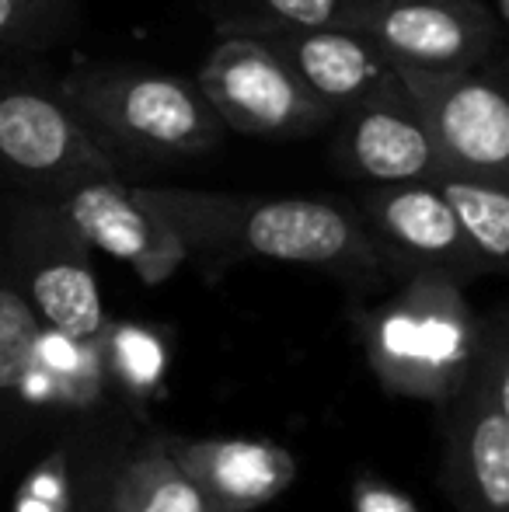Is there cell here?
Instances as JSON below:
<instances>
[{
  "instance_id": "1",
  "label": "cell",
  "mask_w": 509,
  "mask_h": 512,
  "mask_svg": "<svg viewBox=\"0 0 509 512\" xmlns=\"http://www.w3.org/2000/svg\"><path fill=\"white\" fill-rule=\"evenodd\" d=\"M136 189L182 237L189 258L206 265H304L360 290L387 279L381 255L353 203L314 196H241L175 185Z\"/></svg>"
},
{
  "instance_id": "2",
  "label": "cell",
  "mask_w": 509,
  "mask_h": 512,
  "mask_svg": "<svg viewBox=\"0 0 509 512\" xmlns=\"http://www.w3.org/2000/svg\"><path fill=\"white\" fill-rule=\"evenodd\" d=\"M56 84L77 119L123 164V171L133 164L213 154L227 136L224 119L196 77L88 63Z\"/></svg>"
},
{
  "instance_id": "3",
  "label": "cell",
  "mask_w": 509,
  "mask_h": 512,
  "mask_svg": "<svg viewBox=\"0 0 509 512\" xmlns=\"http://www.w3.org/2000/svg\"><path fill=\"white\" fill-rule=\"evenodd\" d=\"M363 352L387 394L440 408L468 384L478 317L464 286L436 276L401 279L384 304L356 314Z\"/></svg>"
},
{
  "instance_id": "4",
  "label": "cell",
  "mask_w": 509,
  "mask_h": 512,
  "mask_svg": "<svg viewBox=\"0 0 509 512\" xmlns=\"http://www.w3.org/2000/svg\"><path fill=\"white\" fill-rule=\"evenodd\" d=\"M116 175L126 178L123 164L88 133L60 84L25 60L0 63V189L63 199Z\"/></svg>"
},
{
  "instance_id": "5",
  "label": "cell",
  "mask_w": 509,
  "mask_h": 512,
  "mask_svg": "<svg viewBox=\"0 0 509 512\" xmlns=\"http://www.w3.org/2000/svg\"><path fill=\"white\" fill-rule=\"evenodd\" d=\"M4 244L11 269L42 328L77 342H102L109 331L88 237L56 199L0 189Z\"/></svg>"
},
{
  "instance_id": "6",
  "label": "cell",
  "mask_w": 509,
  "mask_h": 512,
  "mask_svg": "<svg viewBox=\"0 0 509 512\" xmlns=\"http://www.w3.org/2000/svg\"><path fill=\"white\" fill-rule=\"evenodd\" d=\"M387 276H436L457 286L489 276L440 182L360 185L353 196Z\"/></svg>"
},
{
  "instance_id": "7",
  "label": "cell",
  "mask_w": 509,
  "mask_h": 512,
  "mask_svg": "<svg viewBox=\"0 0 509 512\" xmlns=\"http://www.w3.org/2000/svg\"><path fill=\"white\" fill-rule=\"evenodd\" d=\"M196 81L227 133L234 129L262 140H297L335 122V115L255 35H220Z\"/></svg>"
},
{
  "instance_id": "8",
  "label": "cell",
  "mask_w": 509,
  "mask_h": 512,
  "mask_svg": "<svg viewBox=\"0 0 509 512\" xmlns=\"http://www.w3.org/2000/svg\"><path fill=\"white\" fill-rule=\"evenodd\" d=\"M436 136L447 175L509 185V77L468 70H398Z\"/></svg>"
},
{
  "instance_id": "9",
  "label": "cell",
  "mask_w": 509,
  "mask_h": 512,
  "mask_svg": "<svg viewBox=\"0 0 509 512\" xmlns=\"http://www.w3.org/2000/svg\"><path fill=\"white\" fill-rule=\"evenodd\" d=\"M398 70H468L492 60L499 14L485 0H363L353 21Z\"/></svg>"
},
{
  "instance_id": "10",
  "label": "cell",
  "mask_w": 509,
  "mask_h": 512,
  "mask_svg": "<svg viewBox=\"0 0 509 512\" xmlns=\"http://www.w3.org/2000/svg\"><path fill=\"white\" fill-rule=\"evenodd\" d=\"M332 157L346 178L360 185L394 182H436L447 175V164L436 147L429 119L401 74L381 91L342 112Z\"/></svg>"
},
{
  "instance_id": "11",
  "label": "cell",
  "mask_w": 509,
  "mask_h": 512,
  "mask_svg": "<svg viewBox=\"0 0 509 512\" xmlns=\"http://www.w3.org/2000/svg\"><path fill=\"white\" fill-rule=\"evenodd\" d=\"M56 203L67 209L91 248L129 265L140 283L161 286L189 262L182 237L123 175L84 182Z\"/></svg>"
},
{
  "instance_id": "12",
  "label": "cell",
  "mask_w": 509,
  "mask_h": 512,
  "mask_svg": "<svg viewBox=\"0 0 509 512\" xmlns=\"http://www.w3.org/2000/svg\"><path fill=\"white\" fill-rule=\"evenodd\" d=\"M238 35L265 42L335 119L398 74L384 49L356 25H265Z\"/></svg>"
},
{
  "instance_id": "13",
  "label": "cell",
  "mask_w": 509,
  "mask_h": 512,
  "mask_svg": "<svg viewBox=\"0 0 509 512\" xmlns=\"http://www.w3.org/2000/svg\"><path fill=\"white\" fill-rule=\"evenodd\" d=\"M440 481L457 512H509V418L464 384L440 405Z\"/></svg>"
},
{
  "instance_id": "14",
  "label": "cell",
  "mask_w": 509,
  "mask_h": 512,
  "mask_svg": "<svg viewBox=\"0 0 509 512\" xmlns=\"http://www.w3.org/2000/svg\"><path fill=\"white\" fill-rule=\"evenodd\" d=\"M168 446L182 471L210 499L213 512H255L269 506L297 478L290 450L248 436H171Z\"/></svg>"
},
{
  "instance_id": "15",
  "label": "cell",
  "mask_w": 509,
  "mask_h": 512,
  "mask_svg": "<svg viewBox=\"0 0 509 512\" xmlns=\"http://www.w3.org/2000/svg\"><path fill=\"white\" fill-rule=\"evenodd\" d=\"M42 321L28 304L11 269L0 216V460L21 436H28L32 408L60 394L53 373L42 366Z\"/></svg>"
},
{
  "instance_id": "16",
  "label": "cell",
  "mask_w": 509,
  "mask_h": 512,
  "mask_svg": "<svg viewBox=\"0 0 509 512\" xmlns=\"http://www.w3.org/2000/svg\"><path fill=\"white\" fill-rule=\"evenodd\" d=\"M109 499L112 512H213L171 453L168 432H143L119 446L109 471Z\"/></svg>"
},
{
  "instance_id": "17",
  "label": "cell",
  "mask_w": 509,
  "mask_h": 512,
  "mask_svg": "<svg viewBox=\"0 0 509 512\" xmlns=\"http://www.w3.org/2000/svg\"><path fill=\"white\" fill-rule=\"evenodd\" d=\"M436 182L454 203L485 269L509 276V185L468 175H440Z\"/></svg>"
},
{
  "instance_id": "18",
  "label": "cell",
  "mask_w": 509,
  "mask_h": 512,
  "mask_svg": "<svg viewBox=\"0 0 509 512\" xmlns=\"http://www.w3.org/2000/svg\"><path fill=\"white\" fill-rule=\"evenodd\" d=\"M363 0H203L220 35L265 25H349Z\"/></svg>"
},
{
  "instance_id": "19",
  "label": "cell",
  "mask_w": 509,
  "mask_h": 512,
  "mask_svg": "<svg viewBox=\"0 0 509 512\" xmlns=\"http://www.w3.org/2000/svg\"><path fill=\"white\" fill-rule=\"evenodd\" d=\"M84 0H0V63L32 60L74 28Z\"/></svg>"
},
{
  "instance_id": "20",
  "label": "cell",
  "mask_w": 509,
  "mask_h": 512,
  "mask_svg": "<svg viewBox=\"0 0 509 512\" xmlns=\"http://www.w3.org/2000/svg\"><path fill=\"white\" fill-rule=\"evenodd\" d=\"M105 363L123 384L136 391H150L161 380L168 352H164L161 338L154 331L140 328V324H116L105 331Z\"/></svg>"
},
{
  "instance_id": "21",
  "label": "cell",
  "mask_w": 509,
  "mask_h": 512,
  "mask_svg": "<svg viewBox=\"0 0 509 512\" xmlns=\"http://www.w3.org/2000/svg\"><path fill=\"white\" fill-rule=\"evenodd\" d=\"M468 384H475L509 418V304L478 317V349Z\"/></svg>"
},
{
  "instance_id": "22",
  "label": "cell",
  "mask_w": 509,
  "mask_h": 512,
  "mask_svg": "<svg viewBox=\"0 0 509 512\" xmlns=\"http://www.w3.org/2000/svg\"><path fill=\"white\" fill-rule=\"evenodd\" d=\"M123 446V443H119ZM119 446H109L102 457H95L88 467H84L81 481H77L74 502H70L67 512H112V499H109V471L112 460H116Z\"/></svg>"
},
{
  "instance_id": "23",
  "label": "cell",
  "mask_w": 509,
  "mask_h": 512,
  "mask_svg": "<svg viewBox=\"0 0 509 512\" xmlns=\"http://www.w3.org/2000/svg\"><path fill=\"white\" fill-rule=\"evenodd\" d=\"M353 512H419V506L401 488L387 485L377 474H356Z\"/></svg>"
},
{
  "instance_id": "24",
  "label": "cell",
  "mask_w": 509,
  "mask_h": 512,
  "mask_svg": "<svg viewBox=\"0 0 509 512\" xmlns=\"http://www.w3.org/2000/svg\"><path fill=\"white\" fill-rule=\"evenodd\" d=\"M499 25L509 32V0H499Z\"/></svg>"
}]
</instances>
